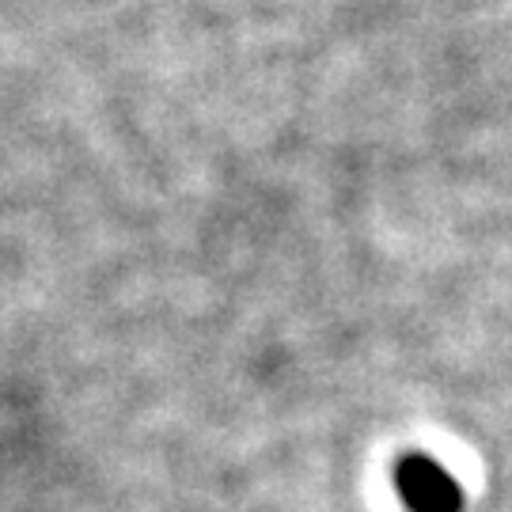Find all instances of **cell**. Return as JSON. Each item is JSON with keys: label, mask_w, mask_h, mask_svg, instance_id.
Masks as SVG:
<instances>
[{"label": "cell", "mask_w": 512, "mask_h": 512, "mask_svg": "<svg viewBox=\"0 0 512 512\" xmlns=\"http://www.w3.org/2000/svg\"><path fill=\"white\" fill-rule=\"evenodd\" d=\"M399 494H403L410 512H459L463 509V490L459 482L437 459L429 456H406L399 463Z\"/></svg>", "instance_id": "1"}]
</instances>
